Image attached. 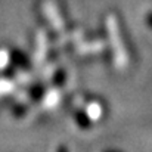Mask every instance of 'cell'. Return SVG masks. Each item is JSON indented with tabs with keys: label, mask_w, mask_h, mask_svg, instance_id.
Masks as SVG:
<instances>
[{
	"label": "cell",
	"mask_w": 152,
	"mask_h": 152,
	"mask_svg": "<svg viewBox=\"0 0 152 152\" xmlns=\"http://www.w3.org/2000/svg\"><path fill=\"white\" fill-rule=\"evenodd\" d=\"M10 61H12V65L13 66L22 68L25 71H30L31 69V62H30L28 56L24 52L18 50V49H12L10 50Z\"/></svg>",
	"instance_id": "6da1fadb"
},
{
	"label": "cell",
	"mask_w": 152,
	"mask_h": 152,
	"mask_svg": "<svg viewBox=\"0 0 152 152\" xmlns=\"http://www.w3.org/2000/svg\"><path fill=\"white\" fill-rule=\"evenodd\" d=\"M74 121L81 130H90L93 127V120L84 109H78L74 112Z\"/></svg>",
	"instance_id": "7a4b0ae2"
},
{
	"label": "cell",
	"mask_w": 152,
	"mask_h": 152,
	"mask_svg": "<svg viewBox=\"0 0 152 152\" xmlns=\"http://www.w3.org/2000/svg\"><path fill=\"white\" fill-rule=\"evenodd\" d=\"M52 83L55 87H62L65 83H66V71L65 69H58L55 74H53V78H52Z\"/></svg>",
	"instance_id": "3957f363"
},
{
	"label": "cell",
	"mask_w": 152,
	"mask_h": 152,
	"mask_svg": "<svg viewBox=\"0 0 152 152\" xmlns=\"http://www.w3.org/2000/svg\"><path fill=\"white\" fill-rule=\"evenodd\" d=\"M28 95H30V98L34 102L40 101V99L45 96V87H43L42 84H36V86H33V87L30 89Z\"/></svg>",
	"instance_id": "277c9868"
},
{
	"label": "cell",
	"mask_w": 152,
	"mask_h": 152,
	"mask_svg": "<svg viewBox=\"0 0 152 152\" xmlns=\"http://www.w3.org/2000/svg\"><path fill=\"white\" fill-rule=\"evenodd\" d=\"M25 112H27V106H24V105H16V106H13V115H15L16 118L24 117Z\"/></svg>",
	"instance_id": "5b68a950"
},
{
	"label": "cell",
	"mask_w": 152,
	"mask_h": 152,
	"mask_svg": "<svg viewBox=\"0 0 152 152\" xmlns=\"http://www.w3.org/2000/svg\"><path fill=\"white\" fill-rule=\"evenodd\" d=\"M4 75L13 78V77H15V68H13V66H7V68L4 69Z\"/></svg>",
	"instance_id": "8992f818"
},
{
	"label": "cell",
	"mask_w": 152,
	"mask_h": 152,
	"mask_svg": "<svg viewBox=\"0 0 152 152\" xmlns=\"http://www.w3.org/2000/svg\"><path fill=\"white\" fill-rule=\"evenodd\" d=\"M56 152H69V151H68V148H66L65 145H61V146H58Z\"/></svg>",
	"instance_id": "52a82bcc"
},
{
	"label": "cell",
	"mask_w": 152,
	"mask_h": 152,
	"mask_svg": "<svg viewBox=\"0 0 152 152\" xmlns=\"http://www.w3.org/2000/svg\"><path fill=\"white\" fill-rule=\"evenodd\" d=\"M146 24H148V27H151V12H149L148 16H146Z\"/></svg>",
	"instance_id": "ba28073f"
},
{
	"label": "cell",
	"mask_w": 152,
	"mask_h": 152,
	"mask_svg": "<svg viewBox=\"0 0 152 152\" xmlns=\"http://www.w3.org/2000/svg\"><path fill=\"white\" fill-rule=\"evenodd\" d=\"M103 152H123V151H118V149H106V151Z\"/></svg>",
	"instance_id": "9c48e42d"
}]
</instances>
